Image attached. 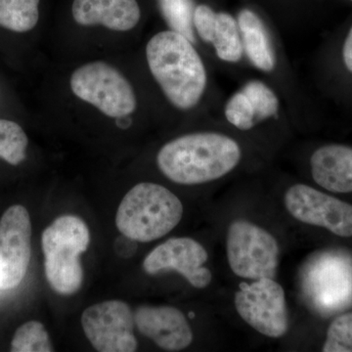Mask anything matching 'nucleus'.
<instances>
[{
  "label": "nucleus",
  "instance_id": "f257e3e1",
  "mask_svg": "<svg viewBox=\"0 0 352 352\" xmlns=\"http://www.w3.org/2000/svg\"><path fill=\"white\" fill-rule=\"evenodd\" d=\"M242 159L237 141L217 132H196L166 143L157 156L160 170L182 185L214 182L231 173Z\"/></svg>",
  "mask_w": 352,
  "mask_h": 352
},
{
  "label": "nucleus",
  "instance_id": "f03ea898",
  "mask_svg": "<svg viewBox=\"0 0 352 352\" xmlns=\"http://www.w3.org/2000/svg\"><path fill=\"white\" fill-rule=\"evenodd\" d=\"M150 72L175 107H196L207 88L205 64L186 36L175 31L155 34L146 46Z\"/></svg>",
  "mask_w": 352,
  "mask_h": 352
},
{
  "label": "nucleus",
  "instance_id": "7ed1b4c3",
  "mask_svg": "<svg viewBox=\"0 0 352 352\" xmlns=\"http://www.w3.org/2000/svg\"><path fill=\"white\" fill-rule=\"evenodd\" d=\"M183 215L182 201L170 190L143 182L124 196L116 215L122 235L135 242H152L170 233Z\"/></svg>",
  "mask_w": 352,
  "mask_h": 352
},
{
  "label": "nucleus",
  "instance_id": "20e7f679",
  "mask_svg": "<svg viewBox=\"0 0 352 352\" xmlns=\"http://www.w3.org/2000/svg\"><path fill=\"white\" fill-rule=\"evenodd\" d=\"M89 242L87 224L74 215L58 217L43 231L44 271L48 284L56 293L73 295L82 287L83 270L80 256L87 252Z\"/></svg>",
  "mask_w": 352,
  "mask_h": 352
},
{
  "label": "nucleus",
  "instance_id": "39448f33",
  "mask_svg": "<svg viewBox=\"0 0 352 352\" xmlns=\"http://www.w3.org/2000/svg\"><path fill=\"white\" fill-rule=\"evenodd\" d=\"M69 85L78 98L110 118L126 117L138 106L131 83L105 62H91L80 67L72 75Z\"/></svg>",
  "mask_w": 352,
  "mask_h": 352
},
{
  "label": "nucleus",
  "instance_id": "423d86ee",
  "mask_svg": "<svg viewBox=\"0 0 352 352\" xmlns=\"http://www.w3.org/2000/svg\"><path fill=\"white\" fill-rule=\"evenodd\" d=\"M227 258L234 274L250 280L274 278L279 263V245L268 231L236 220L229 226L226 239Z\"/></svg>",
  "mask_w": 352,
  "mask_h": 352
},
{
  "label": "nucleus",
  "instance_id": "0eeeda50",
  "mask_svg": "<svg viewBox=\"0 0 352 352\" xmlns=\"http://www.w3.org/2000/svg\"><path fill=\"white\" fill-rule=\"evenodd\" d=\"M241 318L256 332L278 339L289 330V312L281 285L273 278H261L252 284L241 283L235 295Z\"/></svg>",
  "mask_w": 352,
  "mask_h": 352
},
{
  "label": "nucleus",
  "instance_id": "6e6552de",
  "mask_svg": "<svg viewBox=\"0 0 352 352\" xmlns=\"http://www.w3.org/2000/svg\"><path fill=\"white\" fill-rule=\"evenodd\" d=\"M134 315L122 300H107L87 308L82 326L92 346L100 352H133L138 340L133 335Z\"/></svg>",
  "mask_w": 352,
  "mask_h": 352
},
{
  "label": "nucleus",
  "instance_id": "1a4fd4ad",
  "mask_svg": "<svg viewBox=\"0 0 352 352\" xmlns=\"http://www.w3.org/2000/svg\"><path fill=\"white\" fill-rule=\"evenodd\" d=\"M303 289L320 310L346 307L352 302V263L339 254H323L308 264Z\"/></svg>",
  "mask_w": 352,
  "mask_h": 352
},
{
  "label": "nucleus",
  "instance_id": "9d476101",
  "mask_svg": "<svg viewBox=\"0 0 352 352\" xmlns=\"http://www.w3.org/2000/svg\"><path fill=\"white\" fill-rule=\"evenodd\" d=\"M289 214L308 226L323 227L340 237H352V206L312 188L295 184L285 194Z\"/></svg>",
  "mask_w": 352,
  "mask_h": 352
},
{
  "label": "nucleus",
  "instance_id": "9b49d317",
  "mask_svg": "<svg viewBox=\"0 0 352 352\" xmlns=\"http://www.w3.org/2000/svg\"><path fill=\"white\" fill-rule=\"evenodd\" d=\"M32 224L23 206H13L0 219V289L19 286L31 259Z\"/></svg>",
  "mask_w": 352,
  "mask_h": 352
},
{
  "label": "nucleus",
  "instance_id": "f8f14e48",
  "mask_svg": "<svg viewBox=\"0 0 352 352\" xmlns=\"http://www.w3.org/2000/svg\"><path fill=\"white\" fill-rule=\"evenodd\" d=\"M208 258V252L197 241L191 238H173L146 256L143 268L150 275L176 271L192 286L204 289L212 279V272L204 266Z\"/></svg>",
  "mask_w": 352,
  "mask_h": 352
},
{
  "label": "nucleus",
  "instance_id": "ddd939ff",
  "mask_svg": "<svg viewBox=\"0 0 352 352\" xmlns=\"http://www.w3.org/2000/svg\"><path fill=\"white\" fill-rule=\"evenodd\" d=\"M134 322L142 335L166 351H182L193 342L188 321L177 308L142 305L136 309Z\"/></svg>",
  "mask_w": 352,
  "mask_h": 352
},
{
  "label": "nucleus",
  "instance_id": "4468645a",
  "mask_svg": "<svg viewBox=\"0 0 352 352\" xmlns=\"http://www.w3.org/2000/svg\"><path fill=\"white\" fill-rule=\"evenodd\" d=\"M72 13L78 25H101L118 32L131 31L141 17L136 0H74Z\"/></svg>",
  "mask_w": 352,
  "mask_h": 352
},
{
  "label": "nucleus",
  "instance_id": "2eb2a0df",
  "mask_svg": "<svg viewBox=\"0 0 352 352\" xmlns=\"http://www.w3.org/2000/svg\"><path fill=\"white\" fill-rule=\"evenodd\" d=\"M314 182L333 193L352 192V148L331 144L322 146L310 157Z\"/></svg>",
  "mask_w": 352,
  "mask_h": 352
},
{
  "label": "nucleus",
  "instance_id": "dca6fc26",
  "mask_svg": "<svg viewBox=\"0 0 352 352\" xmlns=\"http://www.w3.org/2000/svg\"><path fill=\"white\" fill-rule=\"evenodd\" d=\"M238 25L243 47L251 63L265 73L272 72L276 61L263 21L254 11L244 9L238 16Z\"/></svg>",
  "mask_w": 352,
  "mask_h": 352
},
{
  "label": "nucleus",
  "instance_id": "f3484780",
  "mask_svg": "<svg viewBox=\"0 0 352 352\" xmlns=\"http://www.w3.org/2000/svg\"><path fill=\"white\" fill-rule=\"evenodd\" d=\"M217 56L227 63H237L242 59L244 47L238 22L226 12L217 13L210 43Z\"/></svg>",
  "mask_w": 352,
  "mask_h": 352
},
{
  "label": "nucleus",
  "instance_id": "a211bd4d",
  "mask_svg": "<svg viewBox=\"0 0 352 352\" xmlns=\"http://www.w3.org/2000/svg\"><path fill=\"white\" fill-rule=\"evenodd\" d=\"M39 0H0V27L9 31H31L39 19Z\"/></svg>",
  "mask_w": 352,
  "mask_h": 352
},
{
  "label": "nucleus",
  "instance_id": "6ab92c4d",
  "mask_svg": "<svg viewBox=\"0 0 352 352\" xmlns=\"http://www.w3.org/2000/svg\"><path fill=\"white\" fill-rule=\"evenodd\" d=\"M27 134L12 120H0V157L17 166L24 161L27 150Z\"/></svg>",
  "mask_w": 352,
  "mask_h": 352
},
{
  "label": "nucleus",
  "instance_id": "aec40b11",
  "mask_svg": "<svg viewBox=\"0 0 352 352\" xmlns=\"http://www.w3.org/2000/svg\"><path fill=\"white\" fill-rule=\"evenodd\" d=\"M164 19L171 31L179 32L194 43V9L192 0H159Z\"/></svg>",
  "mask_w": 352,
  "mask_h": 352
},
{
  "label": "nucleus",
  "instance_id": "412c9836",
  "mask_svg": "<svg viewBox=\"0 0 352 352\" xmlns=\"http://www.w3.org/2000/svg\"><path fill=\"white\" fill-rule=\"evenodd\" d=\"M54 351L50 336L41 322L30 321L16 331L11 351L13 352H51Z\"/></svg>",
  "mask_w": 352,
  "mask_h": 352
},
{
  "label": "nucleus",
  "instance_id": "4be33fe9",
  "mask_svg": "<svg viewBox=\"0 0 352 352\" xmlns=\"http://www.w3.org/2000/svg\"><path fill=\"white\" fill-rule=\"evenodd\" d=\"M242 90L251 101L258 122L277 116L280 108L279 99L267 85L259 80H252Z\"/></svg>",
  "mask_w": 352,
  "mask_h": 352
},
{
  "label": "nucleus",
  "instance_id": "5701e85b",
  "mask_svg": "<svg viewBox=\"0 0 352 352\" xmlns=\"http://www.w3.org/2000/svg\"><path fill=\"white\" fill-rule=\"evenodd\" d=\"M224 115L229 124L240 131H250L258 124L251 101L242 89L236 92L227 101Z\"/></svg>",
  "mask_w": 352,
  "mask_h": 352
},
{
  "label": "nucleus",
  "instance_id": "b1692460",
  "mask_svg": "<svg viewBox=\"0 0 352 352\" xmlns=\"http://www.w3.org/2000/svg\"><path fill=\"white\" fill-rule=\"evenodd\" d=\"M324 352H352V312L340 315L331 323Z\"/></svg>",
  "mask_w": 352,
  "mask_h": 352
},
{
  "label": "nucleus",
  "instance_id": "393cba45",
  "mask_svg": "<svg viewBox=\"0 0 352 352\" xmlns=\"http://www.w3.org/2000/svg\"><path fill=\"white\" fill-rule=\"evenodd\" d=\"M217 13L210 6L201 4L194 10L193 23L197 34L206 43H210L217 21Z\"/></svg>",
  "mask_w": 352,
  "mask_h": 352
},
{
  "label": "nucleus",
  "instance_id": "a878e982",
  "mask_svg": "<svg viewBox=\"0 0 352 352\" xmlns=\"http://www.w3.org/2000/svg\"><path fill=\"white\" fill-rule=\"evenodd\" d=\"M342 59H344V66L352 74V27L347 34L344 47H342Z\"/></svg>",
  "mask_w": 352,
  "mask_h": 352
},
{
  "label": "nucleus",
  "instance_id": "bb28decb",
  "mask_svg": "<svg viewBox=\"0 0 352 352\" xmlns=\"http://www.w3.org/2000/svg\"><path fill=\"white\" fill-rule=\"evenodd\" d=\"M351 1H352V0H351Z\"/></svg>",
  "mask_w": 352,
  "mask_h": 352
}]
</instances>
